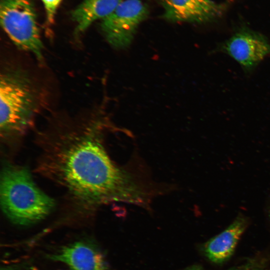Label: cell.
I'll return each instance as SVG.
<instances>
[{"instance_id":"cell-1","label":"cell","mask_w":270,"mask_h":270,"mask_svg":"<svg viewBox=\"0 0 270 270\" xmlns=\"http://www.w3.org/2000/svg\"><path fill=\"white\" fill-rule=\"evenodd\" d=\"M106 121L96 119L80 128L42 136L37 170L88 208L114 202L144 206L148 190L112 160L103 144Z\"/></svg>"},{"instance_id":"cell-2","label":"cell","mask_w":270,"mask_h":270,"mask_svg":"<svg viewBox=\"0 0 270 270\" xmlns=\"http://www.w3.org/2000/svg\"><path fill=\"white\" fill-rule=\"evenodd\" d=\"M0 200L8 220L22 226L40 221L55 204L54 200L36 185L26 168L8 163L1 170Z\"/></svg>"},{"instance_id":"cell-3","label":"cell","mask_w":270,"mask_h":270,"mask_svg":"<svg viewBox=\"0 0 270 270\" xmlns=\"http://www.w3.org/2000/svg\"><path fill=\"white\" fill-rule=\"evenodd\" d=\"M0 132L5 140L24 135L32 126L39 109L37 89L24 70L12 68L1 73Z\"/></svg>"},{"instance_id":"cell-4","label":"cell","mask_w":270,"mask_h":270,"mask_svg":"<svg viewBox=\"0 0 270 270\" xmlns=\"http://www.w3.org/2000/svg\"><path fill=\"white\" fill-rule=\"evenodd\" d=\"M0 22L17 47L32 53L40 61L43 60L44 45L30 0H1Z\"/></svg>"},{"instance_id":"cell-5","label":"cell","mask_w":270,"mask_h":270,"mask_svg":"<svg viewBox=\"0 0 270 270\" xmlns=\"http://www.w3.org/2000/svg\"><path fill=\"white\" fill-rule=\"evenodd\" d=\"M148 6L141 0H124L102 20L101 30L113 48L122 50L131 44L140 24L148 16Z\"/></svg>"},{"instance_id":"cell-6","label":"cell","mask_w":270,"mask_h":270,"mask_svg":"<svg viewBox=\"0 0 270 270\" xmlns=\"http://www.w3.org/2000/svg\"><path fill=\"white\" fill-rule=\"evenodd\" d=\"M220 50L234 59L244 71L250 72L270 53V44L262 35L242 29L223 43Z\"/></svg>"},{"instance_id":"cell-7","label":"cell","mask_w":270,"mask_h":270,"mask_svg":"<svg viewBox=\"0 0 270 270\" xmlns=\"http://www.w3.org/2000/svg\"><path fill=\"white\" fill-rule=\"evenodd\" d=\"M163 17L170 22L204 23L219 17L223 5L212 0H162Z\"/></svg>"},{"instance_id":"cell-8","label":"cell","mask_w":270,"mask_h":270,"mask_svg":"<svg viewBox=\"0 0 270 270\" xmlns=\"http://www.w3.org/2000/svg\"><path fill=\"white\" fill-rule=\"evenodd\" d=\"M48 258L66 264L73 270H108L102 254L88 242H74L64 246Z\"/></svg>"},{"instance_id":"cell-9","label":"cell","mask_w":270,"mask_h":270,"mask_svg":"<svg viewBox=\"0 0 270 270\" xmlns=\"http://www.w3.org/2000/svg\"><path fill=\"white\" fill-rule=\"evenodd\" d=\"M248 224L247 218L239 214L226 229L206 244L204 252L207 257L215 263L228 260L233 254Z\"/></svg>"},{"instance_id":"cell-10","label":"cell","mask_w":270,"mask_h":270,"mask_svg":"<svg viewBox=\"0 0 270 270\" xmlns=\"http://www.w3.org/2000/svg\"><path fill=\"white\" fill-rule=\"evenodd\" d=\"M123 0H84L72 12L76 32L86 30L94 22L110 14Z\"/></svg>"},{"instance_id":"cell-11","label":"cell","mask_w":270,"mask_h":270,"mask_svg":"<svg viewBox=\"0 0 270 270\" xmlns=\"http://www.w3.org/2000/svg\"><path fill=\"white\" fill-rule=\"evenodd\" d=\"M42 1L46 10L48 21L49 23H52L62 0H42Z\"/></svg>"},{"instance_id":"cell-12","label":"cell","mask_w":270,"mask_h":270,"mask_svg":"<svg viewBox=\"0 0 270 270\" xmlns=\"http://www.w3.org/2000/svg\"><path fill=\"white\" fill-rule=\"evenodd\" d=\"M252 268V263H247L242 266L236 267L229 270H251Z\"/></svg>"},{"instance_id":"cell-13","label":"cell","mask_w":270,"mask_h":270,"mask_svg":"<svg viewBox=\"0 0 270 270\" xmlns=\"http://www.w3.org/2000/svg\"></svg>"},{"instance_id":"cell-14","label":"cell","mask_w":270,"mask_h":270,"mask_svg":"<svg viewBox=\"0 0 270 270\" xmlns=\"http://www.w3.org/2000/svg\"></svg>"}]
</instances>
